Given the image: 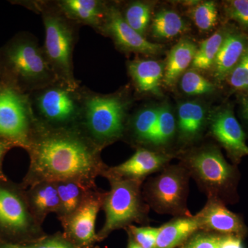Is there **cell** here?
<instances>
[{"label":"cell","instance_id":"38","mask_svg":"<svg viewBox=\"0 0 248 248\" xmlns=\"http://www.w3.org/2000/svg\"><path fill=\"white\" fill-rule=\"evenodd\" d=\"M242 113L244 118L248 122V98H244L243 99Z\"/></svg>","mask_w":248,"mask_h":248},{"label":"cell","instance_id":"29","mask_svg":"<svg viewBox=\"0 0 248 248\" xmlns=\"http://www.w3.org/2000/svg\"><path fill=\"white\" fill-rule=\"evenodd\" d=\"M189 14L196 27L201 31L211 30L218 20V11L214 1L196 3L191 7Z\"/></svg>","mask_w":248,"mask_h":248},{"label":"cell","instance_id":"3","mask_svg":"<svg viewBox=\"0 0 248 248\" xmlns=\"http://www.w3.org/2000/svg\"><path fill=\"white\" fill-rule=\"evenodd\" d=\"M32 9L42 15L45 30L44 53L58 81L79 89L73 73V49L77 41V25L62 14L55 3L38 1Z\"/></svg>","mask_w":248,"mask_h":248},{"label":"cell","instance_id":"19","mask_svg":"<svg viewBox=\"0 0 248 248\" xmlns=\"http://www.w3.org/2000/svg\"><path fill=\"white\" fill-rule=\"evenodd\" d=\"M199 231L200 226L195 215L174 217L159 227L154 248H179Z\"/></svg>","mask_w":248,"mask_h":248},{"label":"cell","instance_id":"1","mask_svg":"<svg viewBox=\"0 0 248 248\" xmlns=\"http://www.w3.org/2000/svg\"><path fill=\"white\" fill-rule=\"evenodd\" d=\"M30 168L27 182H73L96 188L108 169L97 146L79 126L53 127L35 118L27 148Z\"/></svg>","mask_w":248,"mask_h":248},{"label":"cell","instance_id":"36","mask_svg":"<svg viewBox=\"0 0 248 248\" xmlns=\"http://www.w3.org/2000/svg\"><path fill=\"white\" fill-rule=\"evenodd\" d=\"M218 248H244L240 236L232 234H220Z\"/></svg>","mask_w":248,"mask_h":248},{"label":"cell","instance_id":"35","mask_svg":"<svg viewBox=\"0 0 248 248\" xmlns=\"http://www.w3.org/2000/svg\"><path fill=\"white\" fill-rule=\"evenodd\" d=\"M226 12L233 20L248 28V0H233L226 3Z\"/></svg>","mask_w":248,"mask_h":248},{"label":"cell","instance_id":"8","mask_svg":"<svg viewBox=\"0 0 248 248\" xmlns=\"http://www.w3.org/2000/svg\"><path fill=\"white\" fill-rule=\"evenodd\" d=\"M181 160V164L208 200L223 203V195L231 186L234 170L219 150L211 146L203 147L191 151Z\"/></svg>","mask_w":248,"mask_h":248},{"label":"cell","instance_id":"16","mask_svg":"<svg viewBox=\"0 0 248 248\" xmlns=\"http://www.w3.org/2000/svg\"><path fill=\"white\" fill-rule=\"evenodd\" d=\"M54 3L72 22L89 26L100 32L107 12L105 3L98 0H61Z\"/></svg>","mask_w":248,"mask_h":248},{"label":"cell","instance_id":"4","mask_svg":"<svg viewBox=\"0 0 248 248\" xmlns=\"http://www.w3.org/2000/svg\"><path fill=\"white\" fill-rule=\"evenodd\" d=\"M80 128L99 148L120 140L126 130L130 102L122 94H100L82 91Z\"/></svg>","mask_w":248,"mask_h":248},{"label":"cell","instance_id":"12","mask_svg":"<svg viewBox=\"0 0 248 248\" xmlns=\"http://www.w3.org/2000/svg\"><path fill=\"white\" fill-rule=\"evenodd\" d=\"M100 32L110 36L122 50L143 55H154L161 53L164 46L147 40L127 24L117 6H108L105 20Z\"/></svg>","mask_w":248,"mask_h":248},{"label":"cell","instance_id":"21","mask_svg":"<svg viewBox=\"0 0 248 248\" xmlns=\"http://www.w3.org/2000/svg\"><path fill=\"white\" fill-rule=\"evenodd\" d=\"M247 48L246 40L242 36L236 33H228L225 35L214 63V77L218 81H223L228 78Z\"/></svg>","mask_w":248,"mask_h":248},{"label":"cell","instance_id":"33","mask_svg":"<svg viewBox=\"0 0 248 248\" xmlns=\"http://www.w3.org/2000/svg\"><path fill=\"white\" fill-rule=\"evenodd\" d=\"M220 234L199 231L179 248H218Z\"/></svg>","mask_w":248,"mask_h":248},{"label":"cell","instance_id":"32","mask_svg":"<svg viewBox=\"0 0 248 248\" xmlns=\"http://www.w3.org/2000/svg\"><path fill=\"white\" fill-rule=\"evenodd\" d=\"M228 78L233 89L239 91L248 90V47Z\"/></svg>","mask_w":248,"mask_h":248},{"label":"cell","instance_id":"34","mask_svg":"<svg viewBox=\"0 0 248 248\" xmlns=\"http://www.w3.org/2000/svg\"><path fill=\"white\" fill-rule=\"evenodd\" d=\"M24 246L26 248H77L61 232L46 235L38 241Z\"/></svg>","mask_w":248,"mask_h":248},{"label":"cell","instance_id":"5","mask_svg":"<svg viewBox=\"0 0 248 248\" xmlns=\"http://www.w3.org/2000/svg\"><path fill=\"white\" fill-rule=\"evenodd\" d=\"M110 189L106 192L102 210L105 222L99 232V242L107 239L114 231L126 229L134 223L149 221L150 208L143 198V181L107 177Z\"/></svg>","mask_w":248,"mask_h":248},{"label":"cell","instance_id":"20","mask_svg":"<svg viewBox=\"0 0 248 248\" xmlns=\"http://www.w3.org/2000/svg\"><path fill=\"white\" fill-rule=\"evenodd\" d=\"M27 202L31 213L42 226L49 214L58 215L60 210V199L55 183L43 182L31 186Z\"/></svg>","mask_w":248,"mask_h":248},{"label":"cell","instance_id":"31","mask_svg":"<svg viewBox=\"0 0 248 248\" xmlns=\"http://www.w3.org/2000/svg\"><path fill=\"white\" fill-rule=\"evenodd\" d=\"M134 240L143 248H154L157 239L159 228L151 226H128L125 229Z\"/></svg>","mask_w":248,"mask_h":248},{"label":"cell","instance_id":"9","mask_svg":"<svg viewBox=\"0 0 248 248\" xmlns=\"http://www.w3.org/2000/svg\"><path fill=\"white\" fill-rule=\"evenodd\" d=\"M34 120L30 94L0 83V138L27 149Z\"/></svg>","mask_w":248,"mask_h":248},{"label":"cell","instance_id":"11","mask_svg":"<svg viewBox=\"0 0 248 248\" xmlns=\"http://www.w3.org/2000/svg\"><path fill=\"white\" fill-rule=\"evenodd\" d=\"M106 192L93 191L74 213L61 222L62 234L77 248H95L99 243L96 220L102 210Z\"/></svg>","mask_w":248,"mask_h":248},{"label":"cell","instance_id":"13","mask_svg":"<svg viewBox=\"0 0 248 248\" xmlns=\"http://www.w3.org/2000/svg\"><path fill=\"white\" fill-rule=\"evenodd\" d=\"M212 135L235 161L248 155L246 135L232 111L223 108L214 111L209 118Z\"/></svg>","mask_w":248,"mask_h":248},{"label":"cell","instance_id":"7","mask_svg":"<svg viewBox=\"0 0 248 248\" xmlns=\"http://www.w3.org/2000/svg\"><path fill=\"white\" fill-rule=\"evenodd\" d=\"M31 104L35 118L53 127H80L83 110L82 90L57 81L33 92Z\"/></svg>","mask_w":248,"mask_h":248},{"label":"cell","instance_id":"10","mask_svg":"<svg viewBox=\"0 0 248 248\" xmlns=\"http://www.w3.org/2000/svg\"><path fill=\"white\" fill-rule=\"evenodd\" d=\"M0 231L32 244L45 236L42 226L31 213L28 202L16 191L0 186Z\"/></svg>","mask_w":248,"mask_h":248},{"label":"cell","instance_id":"23","mask_svg":"<svg viewBox=\"0 0 248 248\" xmlns=\"http://www.w3.org/2000/svg\"><path fill=\"white\" fill-rule=\"evenodd\" d=\"M60 199L58 219L62 222L79 208L96 188H89L73 182L55 183Z\"/></svg>","mask_w":248,"mask_h":248},{"label":"cell","instance_id":"2","mask_svg":"<svg viewBox=\"0 0 248 248\" xmlns=\"http://www.w3.org/2000/svg\"><path fill=\"white\" fill-rule=\"evenodd\" d=\"M0 72L4 84L21 92L33 93L58 81L37 40L21 34L0 52Z\"/></svg>","mask_w":248,"mask_h":248},{"label":"cell","instance_id":"18","mask_svg":"<svg viewBox=\"0 0 248 248\" xmlns=\"http://www.w3.org/2000/svg\"><path fill=\"white\" fill-rule=\"evenodd\" d=\"M129 74L140 93L161 94L164 68L161 62L152 60H135L128 63Z\"/></svg>","mask_w":248,"mask_h":248},{"label":"cell","instance_id":"17","mask_svg":"<svg viewBox=\"0 0 248 248\" xmlns=\"http://www.w3.org/2000/svg\"><path fill=\"white\" fill-rule=\"evenodd\" d=\"M206 111L196 102L181 103L178 107L177 133L181 143L190 144L199 140L207 124Z\"/></svg>","mask_w":248,"mask_h":248},{"label":"cell","instance_id":"24","mask_svg":"<svg viewBox=\"0 0 248 248\" xmlns=\"http://www.w3.org/2000/svg\"><path fill=\"white\" fill-rule=\"evenodd\" d=\"M152 33L157 39H172L182 34L186 25L177 13L170 10L160 11L153 18Z\"/></svg>","mask_w":248,"mask_h":248},{"label":"cell","instance_id":"28","mask_svg":"<svg viewBox=\"0 0 248 248\" xmlns=\"http://www.w3.org/2000/svg\"><path fill=\"white\" fill-rule=\"evenodd\" d=\"M122 15L127 24L144 37L151 19V5L135 1L129 4Z\"/></svg>","mask_w":248,"mask_h":248},{"label":"cell","instance_id":"27","mask_svg":"<svg viewBox=\"0 0 248 248\" xmlns=\"http://www.w3.org/2000/svg\"><path fill=\"white\" fill-rule=\"evenodd\" d=\"M177 133V121L169 106L159 107L157 122L148 144L164 146L171 141Z\"/></svg>","mask_w":248,"mask_h":248},{"label":"cell","instance_id":"15","mask_svg":"<svg viewBox=\"0 0 248 248\" xmlns=\"http://www.w3.org/2000/svg\"><path fill=\"white\" fill-rule=\"evenodd\" d=\"M200 231L241 237L246 232L242 220L221 202L208 200L203 209L195 215Z\"/></svg>","mask_w":248,"mask_h":248},{"label":"cell","instance_id":"22","mask_svg":"<svg viewBox=\"0 0 248 248\" xmlns=\"http://www.w3.org/2000/svg\"><path fill=\"white\" fill-rule=\"evenodd\" d=\"M197 50V46L188 39H183L173 46L164 68L163 84L165 86L170 88L174 86L192 64Z\"/></svg>","mask_w":248,"mask_h":248},{"label":"cell","instance_id":"41","mask_svg":"<svg viewBox=\"0 0 248 248\" xmlns=\"http://www.w3.org/2000/svg\"><path fill=\"white\" fill-rule=\"evenodd\" d=\"M95 248H99V247H98V246H96Z\"/></svg>","mask_w":248,"mask_h":248},{"label":"cell","instance_id":"40","mask_svg":"<svg viewBox=\"0 0 248 248\" xmlns=\"http://www.w3.org/2000/svg\"><path fill=\"white\" fill-rule=\"evenodd\" d=\"M128 235V244H127V248H143L140 246V244H138L136 241L134 240L133 238L130 236V234Z\"/></svg>","mask_w":248,"mask_h":248},{"label":"cell","instance_id":"37","mask_svg":"<svg viewBox=\"0 0 248 248\" xmlns=\"http://www.w3.org/2000/svg\"><path fill=\"white\" fill-rule=\"evenodd\" d=\"M12 146H14L12 143L0 139V180L4 181V182H6V179L1 170V163H2L3 158H4L6 152L9 151Z\"/></svg>","mask_w":248,"mask_h":248},{"label":"cell","instance_id":"25","mask_svg":"<svg viewBox=\"0 0 248 248\" xmlns=\"http://www.w3.org/2000/svg\"><path fill=\"white\" fill-rule=\"evenodd\" d=\"M225 35L222 31H218L200 44L191 64L193 69L197 71L213 69Z\"/></svg>","mask_w":248,"mask_h":248},{"label":"cell","instance_id":"6","mask_svg":"<svg viewBox=\"0 0 248 248\" xmlns=\"http://www.w3.org/2000/svg\"><path fill=\"white\" fill-rule=\"evenodd\" d=\"M190 176L182 164L168 165L142 187L150 208L174 217L192 216L187 208Z\"/></svg>","mask_w":248,"mask_h":248},{"label":"cell","instance_id":"30","mask_svg":"<svg viewBox=\"0 0 248 248\" xmlns=\"http://www.w3.org/2000/svg\"><path fill=\"white\" fill-rule=\"evenodd\" d=\"M180 86L183 92L189 95L210 94L215 91V85L195 69L184 73L181 78Z\"/></svg>","mask_w":248,"mask_h":248},{"label":"cell","instance_id":"14","mask_svg":"<svg viewBox=\"0 0 248 248\" xmlns=\"http://www.w3.org/2000/svg\"><path fill=\"white\" fill-rule=\"evenodd\" d=\"M173 157L167 153L138 148L126 161L118 166L108 167L103 177L143 181L150 174L162 170Z\"/></svg>","mask_w":248,"mask_h":248},{"label":"cell","instance_id":"26","mask_svg":"<svg viewBox=\"0 0 248 248\" xmlns=\"http://www.w3.org/2000/svg\"><path fill=\"white\" fill-rule=\"evenodd\" d=\"M159 107H149L139 111L130 122V129L135 141L148 144L157 122Z\"/></svg>","mask_w":248,"mask_h":248},{"label":"cell","instance_id":"39","mask_svg":"<svg viewBox=\"0 0 248 248\" xmlns=\"http://www.w3.org/2000/svg\"><path fill=\"white\" fill-rule=\"evenodd\" d=\"M0 248H26V247L24 245L2 242L0 244Z\"/></svg>","mask_w":248,"mask_h":248}]
</instances>
